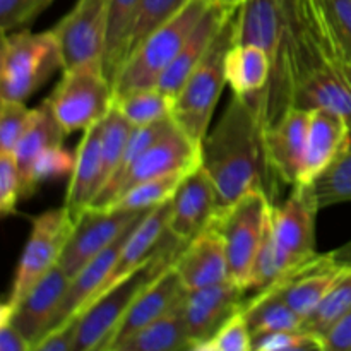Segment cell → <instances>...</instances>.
<instances>
[{
	"instance_id": "6",
	"label": "cell",
	"mask_w": 351,
	"mask_h": 351,
	"mask_svg": "<svg viewBox=\"0 0 351 351\" xmlns=\"http://www.w3.org/2000/svg\"><path fill=\"white\" fill-rule=\"evenodd\" d=\"M57 69H62L60 48L51 29H27L2 34L0 50V99L26 101Z\"/></svg>"
},
{
	"instance_id": "20",
	"label": "cell",
	"mask_w": 351,
	"mask_h": 351,
	"mask_svg": "<svg viewBox=\"0 0 351 351\" xmlns=\"http://www.w3.org/2000/svg\"><path fill=\"white\" fill-rule=\"evenodd\" d=\"M144 216H141L132 226H129V228H127L125 232H123L122 235L112 243V245L106 247L101 254H98L91 263L86 264V266L82 267L74 278H72L71 285H69L67 288V293H65L64 302H62V307L60 311H58L57 319H55L51 329L58 328V326L65 324L67 321H72V319L79 317L81 312L84 311V308L88 307L96 297H98V293L103 290L106 281H108L117 261H119V256L120 252H122L123 245H125L127 239H129L130 233L137 228V225L143 221Z\"/></svg>"
},
{
	"instance_id": "14",
	"label": "cell",
	"mask_w": 351,
	"mask_h": 351,
	"mask_svg": "<svg viewBox=\"0 0 351 351\" xmlns=\"http://www.w3.org/2000/svg\"><path fill=\"white\" fill-rule=\"evenodd\" d=\"M69 285L71 278L57 264L21 298L19 304L10 307L3 302L0 307V312L9 315L10 322L29 343L31 350L53 326Z\"/></svg>"
},
{
	"instance_id": "32",
	"label": "cell",
	"mask_w": 351,
	"mask_h": 351,
	"mask_svg": "<svg viewBox=\"0 0 351 351\" xmlns=\"http://www.w3.org/2000/svg\"><path fill=\"white\" fill-rule=\"evenodd\" d=\"M191 0H139L127 40L125 58L146 40L154 29L173 19Z\"/></svg>"
},
{
	"instance_id": "23",
	"label": "cell",
	"mask_w": 351,
	"mask_h": 351,
	"mask_svg": "<svg viewBox=\"0 0 351 351\" xmlns=\"http://www.w3.org/2000/svg\"><path fill=\"white\" fill-rule=\"evenodd\" d=\"M351 132L348 120L329 108H315L311 113L307 153L298 184H312L314 178L331 165L345 147Z\"/></svg>"
},
{
	"instance_id": "46",
	"label": "cell",
	"mask_w": 351,
	"mask_h": 351,
	"mask_svg": "<svg viewBox=\"0 0 351 351\" xmlns=\"http://www.w3.org/2000/svg\"><path fill=\"white\" fill-rule=\"evenodd\" d=\"M223 3H226V5H232V7H239L240 3L243 2V0H221Z\"/></svg>"
},
{
	"instance_id": "36",
	"label": "cell",
	"mask_w": 351,
	"mask_h": 351,
	"mask_svg": "<svg viewBox=\"0 0 351 351\" xmlns=\"http://www.w3.org/2000/svg\"><path fill=\"white\" fill-rule=\"evenodd\" d=\"M75 154L69 153L64 146H53L45 149L29 168V173L23 182V197L34 194L38 185L48 180H60L71 177L74 170Z\"/></svg>"
},
{
	"instance_id": "43",
	"label": "cell",
	"mask_w": 351,
	"mask_h": 351,
	"mask_svg": "<svg viewBox=\"0 0 351 351\" xmlns=\"http://www.w3.org/2000/svg\"><path fill=\"white\" fill-rule=\"evenodd\" d=\"M75 341H77V317L50 329L34 345L33 351H75Z\"/></svg>"
},
{
	"instance_id": "47",
	"label": "cell",
	"mask_w": 351,
	"mask_h": 351,
	"mask_svg": "<svg viewBox=\"0 0 351 351\" xmlns=\"http://www.w3.org/2000/svg\"><path fill=\"white\" fill-rule=\"evenodd\" d=\"M51 2H53V0H45V5H47V7H48V5H50V3H51Z\"/></svg>"
},
{
	"instance_id": "5",
	"label": "cell",
	"mask_w": 351,
	"mask_h": 351,
	"mask_svg": "<svg viewBox=\"0 0 351 351\" xmlns=\"http://www.w3.org/2000/svg\"><path fill=\"white\" fill-rule=\"evenodd\" d=\"M213 0H191L173 19L154 29L139 47L123 60L113 79V99L127 93L154 88L177 58L189 34L201 21Z\"/></svg>"
},
{
	"instance_id": "15",
	"label": "cell",
	"mask_w": 351,
	"mask_h": 351,
	"mask_svg": "<svg viewBox=\"0 0 351 351\" xmlns=\"http://www.w3.org/2000/svg\"><path fill=\"white\" fill-rule=\"evenodd\" d=\"M221 209L219 195L201 163L192 168L171 197L168 230L180 242L189 243L204 232Z\"/></svg>"
},
{
	"instance_id": "18",
	"label": "cell",
	"mask_w": 351,
	"mask_h": 351,
	"mask_svg": "<svg viewBox=\"0 0 351 351\" xmlns=\"http://www.w3.org/2000/svg\"><path fill=\"white\" fill-rule=\"evenodd\" d=\"M173 267L187 290H199L230 280L228 257L221 233L209 225L182 249Z\"/></svg>"
},
{
	"instance_id": "28",
	"label": "cell",
	"mask_w": 351,
	"mask_h": 351,
	"mask_svg": "<svg viewBox=\"0 0 351 351\" xmlns=\"http://www.w3.org/2000/svg\"><path fill=\"white\" fill-rule=\"evenodd\" d=\"M65 136L67 134L58 123L50 103L48 99H45L40 106L34 108L33 120L12 153L21 171V185L29 173L33 161L48 147L62 146Z\"/></svg>"
},
{
	"instance_id": "30",
	"label": "cell",
	"mask_w": 351,
	"mask_h": 351,
	"mask_svg": "<svg viewBox=\"0 0 351 351\" xmlns=\"http://www.w3.org/2000/svg\"><path fill=\"white\" fill-rule=\"evenodd\" d=\"M311 185L319 209L351 202V132L345 147Z\"/></svg>"
},
{
	"instance_id": "10",
	"label": "cell",
	"mask_w": 351,
	"mask_h": 351,
	"mask_svg": "<svg viewBox=\"0 0 351 351\" xmlns=\"http://www.w3.org/2000/svg\"><path fill=\"white\" fill-rule=\"evenodd\" d=\"M74 228V219L62 206L31 218V233L17 264L7 305L14 307L21 298L60 261L64 247Z\"/></svg>"
},
{
	"instance_id": "38",
	"label": "cell",
	"mask_w": 351,
	"mask_h": 351,
	"mask_svg": "<svg viewBox=\"0 0 351 351\" xmlns=\"http://www.w3.org/2000/svg\"><path fill=\"white\" fill-rule=\"evenodd\" d=\"M33 115L34 108H27L24 101L0 99V153H14Z\"/></svg>"
},
{
	"instance_id": "35",
	"label": "cell",
	"mask_w": 351,
	"mask_h": 351,
	"mask_svg": "<svg viewBox=\"0 0 351 351\" xmlns=\"http://www.w3.org/2000/svg\"><path fill=\"white\" fill-rule=\"evenodd\" d=\"M132 123L113 106L108 115L101 120V160H103V185L119 168L123 149L132 132Z\"/></svg>"
},
{
	"instance_id": "9",
	"label": "cell",
	"mask_w": 351,
	"mask_h": 351,
	"mask_svg": "<svg viewBox=\"0 0 351 351\" xmlns=\"http://www.w3.org/2000/svg\"><path fill=\"white\" fill-rule=\"evenodd\" d=\"M199 163H201V144L192 141L175 123L146 153L134 161L125 173L106 182L89 208H110L136 185L175 171L191 170Z\"/></svg>"
},
{
	"instance_id": "25",
	"label": "cell",
	"mask_w": 351,
	"mask_h": 351,
	"mask_svg": "<svg viewBox=\"0 0 351 351\" xmlns=\"http://www.w3.org/2000/svg\"><path fill=\"white\" fill-rule=\"evenodd\" d=\"M242 315L249 326L252 338L266 332L300 329L304 326V317L288 304L276 285L257 291L256 297L247 298Z\"/></svg>"
},
{
	"instance_id": "21",
	"label": "cell",
	"mask_w": 351,
	"mask_h": 351,
	"mask_svg": "<svg viewBox=\"0 0 351 351\" xmlns=\"http://www.w3.org/2000/svg\"><path fill=\"white\" fill-rule=\"evenodd\" d=\"M185 295H187V288L184 287L180 276L171 266L137 297V300L134 302L132 307L123 317L120 328L117 329L106 351H115L120 343H123L127 338L146 328L147 324L170 312L175 305L184 300Z\"/></svg>"
},
{
	"instance_id": "2",
	"label": "cell",
	"mask_w": 351,
	"mask_h": 351,
	"mask_svg": "<svg viewBox=\"0 0 351 351\" xmlns=\"http://www.w3.org/2000/svg\"><path fill=\"white\" fill-rule=\"evenodd\" d=\"M237 43L257 45L269 55L271 77L257 101L267 129L293 106L290 41L283 0H243L239 7Z\"/></svg>"
},
{
	"instance_id": "34",
	"label": "cell",
	"mask_w": 351,
	"mask_h": 351,
	"mask_svg": "<svg viewBox=\"0 0 351 351\" xmlns=\"http://www.w3.org/2000/svg\"><path fill=\"white\" fill-rule=\"evenodd\" d=\"M351 308V269L339 278L338 283L329 290L324 300L317 305L314 312L304 321L302 328L314 332L317 336H324L328 329L345 315Z\"/></svg>"
},
{
	"instance_id": "26",
	"label": "cell",
	"mask_w": 351,
	"mask_h": 351,
	"mask_svg": "<svg viewBox=\"0 0 351 351\" xmlns=\"http://www.w3.org/2000/svg\"><path fill=\"white\" fill-rule=\"evenodd\" d=\"M184 300L175 305L170 312L161 315L120 343L115 351H178L192 350V341L189 338L187 322H185Z\"/></svg>"
},
{
	"instance_id": "3",
	"label": "cell",
	"mask_w": 351,
	"mask_h": 351,
	"mask_svg": "<svg viewBox=\"0 0 351 351\" xmlns=\"http://www.w3.org/2000/svg\"><path fill=\"white\" fill-rule=\"evenodd\" d=\"M171 233V232H170ZM187 243L171 233L168 242L146 264L96 297L77 317L75 351H106L117 329L141 293L170 269Z\"/></svg>"
},
{
	"instance_id": "16",
	"label": "cell",
	"mask_w": 351,
	"mask_h": 351,
	"mask_svg": "<svg viewBox=\"0 0 351 351\" xmlns=\"http://www.w3.org/2000/svg\"><path fill=\"white\" fill-rule=\"evenodd\" d=\"M247 293L249 291L233 280L199 290H187L184 312L192 351L213 338L233 315L242 312L247 304Z\"/></svg>"
},
{
	"instance_id": "31",
	"label": "cell",
	"mask_w": 351,
	"mask_h": 351,
	"mask_svg": "<svg viewBox=\"0 0 351 351\" xmlns=\"http://www.w3.org/2000/svg\"><path fill=\"white\" fill-rule=\"evenodd\" d=\"M137 3L139 0H110L108 34H106L103 69H105L106 77L112 82L125 60L127 40H129Z\"/></svg>"
},
{
	"instance_id": "29",
	"label": "cell",
	"mask_w": 351,
	"mask_h": 351,
	"mask_svg": "<svg viewBox=\"0 0 351 351\" xmlns=\"http://www.w3.org/2000/svg\"><path fill=\"white\" fill-rule=\"evenodd\" d=\"M113 106L132 123V127L149 125L173 117V98L161 89L144 88L113 99Z\"/></svg>"
},
{
	"instance_id": "7",
	"label": "cell",
	"mask_w": 351,
	"mask_h": 351,
	"mask_svg": "<svg viewBox=\"0 0 351 351\" xmlns=\"http://www.w3.org/2000/svg\"><path fill=\"white\" fill-rule=\"evenodd\" d=\"M273 202L264 192H249L230 206H221L211 223L225 240L230 280L249 291L250 273L267 232Z\"/></svg>"
},
{
	"instance_id": "19",
	"label": "cell",
	"mask_w": 351,
	"mask_h": 351,
	"mask_svg": "<svg viewBox=\"0 0 351 351\" xmlns=\"http://www.w3.org/2000/svg\"><path fill=\"white\" fill-rule=\"evenodd\" d=\"M237 7L226 5L221 0H213L204 16L201 17V21L195 24L192 33L189 34L187 41L184 43L182 50L178 51L177 58L171 62L170 67L160 77L156 84L158 89H161L165 95L171 96L175 99V96L178 95L182 86L185 84L189 75L201 64L206 51L209 50L211 43L215 41L218 31L221 29L225 21L228 19V16Z\"/></svg>"
},
{
	"instance_id": "11",
	"label": "cell",
	"mask_w": 351,
	"mask_h": 351,
	"mask_svg": "<svg viewBox=\"0 0 351 351\" xmlns=\"http://www.w3.org/2000/svg\"><path fill=\"white\" fill-rule=\"evenodd\" d=\"M110 0H77L71 12L51 27L62 57V72L105 57Z\"/></svg>"
},
{
	"instance_id": "4",
	"label": "cell",
	"mask_w": 351,
	"mask_h": 351,
	"mask_svg": "<svg viewBox=\"0 0 351 351\" xmlns=\"http://www.w3.org/2000/svg\"><path fill=\"white\" fill-rule=\"evenodd\" d=\"M239 7L230 14L201 64L173 99L175 123L197 144H202L209 132L213 113L226 84V55L237 43Z\"/></svg>"
},
{
	"instance_id": "24",
	"label": "cell",
	"mask_w": 351,
	"mask_h": 351,
	"mask_svg": "<svg viewBox=\"0 0 351 351\" xmlns=\"http://www.w3.org/2000/svg\"><path fill=\"white\" fill-rule=\"evenodd\" d=\"M271 77L269 55L252 43H235L226 55V84L257 105Z\"/></svg>"
},
{
	"instance_id": "39",
	"label": "cell",
	"mask_w": 351,
	"mask_h": 351,
	"mask_svg": "<svg viewBox=\"0 0 351 351\" xmlns=\"http://www.w3.org/2000/svg\"><path fill=\"white\" fill-rule=\"evenodd\" d=\"M302 350H322L324 343L321 336L307 331V329H288V331H274L266 335L254 336L252 351H302Z\"/></svg>"
},
{
	"instance_id": "27",
	"label": "cell",
	"mask_w": 351,
	"mask_h": 351,
	"mask_svg": "<svg viewBox=\"0 0 351 351\" xmlns=\"http://www.w3.org/2000/svg\"><path fill=\"white\" fill-rule=\"evenodd\" d=\"M326 47L351 86V0H314Z\"/></svg>"
},
{
	"instance_id": "13",
	"label": "cell",
	"mask_w": 351,
	"mask_h": 351,
	"mask_svg": "<svg viewBox=\"0 0 351 351\" xmlns=\"http://www.w3.org/2000/svg\"><path fill=\"white\" fill-rule=\"evenodd\" d=\"M319 204L311 184L293 185L290 197L271 208V235L290 273L315 252V216Z\"/></svg>"
},
{
	"instance_id": "8",
	"label": "cell",
	"mask_w": 351,
	"mask_h": 351,
	"mask_svg": "<svg viewBox=\"0 0 351 351\" xmlns=\"http://www.w3.org/2000/svg\"><path fill=\"white\" fill-rule=\"evenodd\" d=\"M47 99L69 136L84 132L108 115L113 108V86L101 62H93L64 71Z\"/></svg>"
},
{
	"instance_id": "22",
	"label": "cell",
	"mask_w": 351,
	"mask_h": 351,
	"mask_svg": "<svg viewBox=\"0 0 351 351\" xmlns=\"http://www.w3.org/2000/svg\"><path fill=\"white\" fill-rule=\"evenodd\" d=\"M75 163L69 177L64 208L72 219L79 218L84 209L93 204L103 187V160H101V122L82 132L75 149Z\"/></svg>"
},
{
	"instance_id": "45",
	"label": "cell",
	"mask_w": 351,
	"mask_h": 351,
	"mask_svg": "<svg viewBox=\"0 0 351 351\" xmlns=\"http://www.w3.org/2000/svg\"><path fill=\"white\" fill-rule=\"evenodd\" d=\"M0 351H33L29 343L10 322L9 315L0 312Z\"/></svg>"
},
{
	"instance_id": "17",
	"label": "cell",
	"mask_w": 351,
	"mask_h": 351,
	"mask_svg": "<svg viewBox=\"0 0 351 351\" xmlns=\"http://www.w3.org/2000/svg\"><path fill=\"white\" fill-rule=\"evenodd\" d=\"M311 113L312 110L291 106L264 132L271 167L283 184L297 185L300 182L307 153Z\"/></svg>"
},
{
	"instance_id": "42",
	"label": "cell",
	"mask_w": 351,
	"mask_h": 351,
	"mask_svg": "<svg viewBox=\"0 0 351 351\" xmlns=\"http://www.w3.org/2000/svg\"><path fill=\"white\" fill-rule=\"evenodd\" d=\"M23 197L21 171L12 153H0V213L12 215Z\"/></svg>"
},
{
	"instance_id": "44",
	"label": "cell",
	"mask_w": 351,
	"mask_h": 351,
	"mask_svg": "<svg viewBox=\"0 0 351 351\" xmlns=\"http://www.w3.org/2000/svg\"><path fill=\"white\" fill-rule=\"evenodd\" d=\"M324 351H351V308L322 336Z\"/></svg>"
},
{
	"instance_id": "1",
	"label": "cell",
	"mask_w": 351,
	"mask_h": 351,
	"mask_svg": "<svg viewBox=\"0 0 351 351\" xmlns=\"http://www.w3.org/2000/svg\"><path fill=\"white\" fill-rule=\"evenodd\" d=\"M266 127L259 108L233 93L221 119L201 144V165L215 184L221 206H230L249 192H264L274 204L280 177L266 149Z\"/></svg>"
},
{
	"instance_id": "33",
	"label": "cell",
	"mask_w": 351,
	"mask_h": 351,
	"mask_svg": "<svg viewBox=\"0 0 351 351\" xmlns=\"http://www.w3.org/2000/svg\"><path fill=\"white\" fill-rule=\"evenodd\" d=\"M191 170L175 171V173L163 175V177L151 178V180L143 182V184L136 185L130 191H127L110 208L130 209V211H143V209L156 208V206L163 204V202L170 201L173 197L175 191L178 189L180 182L184 180V177Z\"/></svg>"
},
{
	"instance_id": "37",
	"label": "cell",
	"mask_w": 351,
	"mask_h": 351,
	"mask_svg": "<svg viewBox=\"0 0 351 351\" xmlns=\"http://www.w3.org/2000/svg\"><path fill=\"white\" fill-rule=\"evenodd\" d=\"M271 219V218H269ZM288 274V267L274 243L271 235V225L267 226V232L264 235L263 245L257 252L256 263H254L252 273H250L249 291H263L266 288L273 287L278 281L283 280Z\"/></svg>"
},
{
	"instance_id": "12",
	"label": "cell",
	"mask_w": 351,
	"mask_h": 351,
	"mask_svg": "<svg viewBox=\"0 0 351 351\" xmlns=\"http://www.w3.org/2000/svg\"><path fill=\"white\" fill-rule=\"evenodd\" d=\"M149 209L130 211L117 208H88L75 219L71 237L64 247L58 266L69 278H74L106 247L112 245L129 226Z\"/></svg>"
},
{
	"instance_id": "40",
	"label": "cell",
	"mask_w": 351,
	"mask_h": 351,
	"mask_svg": "<svg viewBox=\"0 0 351 351\" xmlns=\"http://www.w3.org/2000/svg\"><path fill=\"white\" fill-rule=\"evenodd\" d=\"M252 350V335L242 312L233 315L216 331L213 338L199 345L195 351H249Z\"/></svg>"
},
{
	"instance_id": "41",
	"label": "cell",
	"mask_w": 351,
	"mask_h": 351,
	"mask_svg": "<svg viewBox=\"0 0 351 351\" xmlns=\"http://www.w3.org/2000/svg\"><path fill=\"white\" fill-rule=\"evenodd\" d=\"M45 9V0H0L2 34L27 29Z\"/></svg>"
}]
</instances>
